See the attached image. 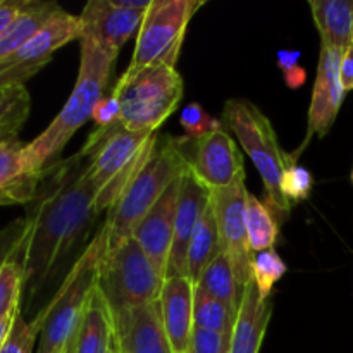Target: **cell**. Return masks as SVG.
Listing matches in <instances>:
<instances>
[{
  "label": "cell",
  "mask_w": 353,
  "mask_h": 353,
  "mask_svg": "<svg viewBox=\"0 0 353 353\" xmlns=\"http://www.w3.org/2000/svg\"><path fill=\"white\" fill-rule=\"evenodd\" d=\"M17 133H19V130H16V128H3V130H0V141L17 137Z\"/></svg>",
  "instance_id": "60d3db41"
},
{
  "label": "cell",
  "mask_w": 353,
  "mask_h": 353,
  "mask_svg": "<svg viewBox=\"0 0 353 353\" xmlns=\"http://www.w3.org/2000/svg\"><path fill=\"white\" fill-rule=\"evenodd\" d=\"M24 238V217L12 221L0 231V268L17 250Z\"/></svg>",
  "instance_id": "e575fe53"
},
{
  "label": "cell",
  "mask_w": 353,
  "mask_h": 353,
  "mask_svg": "<svg viewBox=\"0 0 353 353\" xmlns=\"http://www.w3.org/2000/svg\"><path fill=\"white\" fill-rule=\"evenodd\" d=\"M341 57H343L341 52L321 47L319 65H317L312 100H310L309 107V119H307L305 140L296 148L295 154H292L295 161H299L300 154L309 147L312 138L326 137L336 121L341 103L347 95L340 79Z\"/></svg>",
  "instance_id": "4fadbf2b"
},
{
  "label": "cell",
  "mask_w": 353,
  "mask_h": 353,
  "mask_svg": "<svg viewBox=\"0 0 353 353\" xmlns=\"http://www.w3.org/2000/svg\"><path fill=\"white\" fill-rule=\"evenodd\" d=\"M179 176L171 186L164 192V195L159 199L150 209V212L143 217L138 224L133 236L143 248L145 255L155 271L165 279V271H168L169 255H171L172 236H174V219L176 209H178V195H179Z\"/></svg>",
  "instance_id": "e0dca14e"
},
{
  "label": "cell",
  "mask_w": 353,
  "mask_h": 353,
  "mask_svg": "<svg viewBox=\"0 0 353 353\" xmlns=\"http://www.w3.org/2000/svg\"><path fill=\"white\" fill-rule=\"evenodd\" d=\"M193 300L195 283L188 276L164 279L161 299V312L165 333L174 353H188L193 334Z\"/></svg>",
  "instance_id": "ac0fdd59"
},
{
  "label": "cell",
  "mask_w": 353,
  "mask_h": 353,
  "mask_svg": "<svg viewBox=\"0 0 353 353\" xmlns=\"http://www.w3.org/2000/svg\"><path fill=\"white\" fill-rule=\"evenodd\" d=\"M24 240V238H23ZM24 293L23 241L0 268V321L21 309Z\"/></svg>",
  "instance_id": "83f0119b"
},
{
  "label": "cell",
  "mask_w": 353,
  "mask_h": 353,
  "mask_svg": "<svg viewBox=\"0 0 353 353\" xmlns=\"http://www.w3.org/2000/svg\"><path fill=\"white\" fill-rule=\"evenodd\" d=\"M145 14L147 12L126 9L119 0H90L78 16L81 38H90L100 47L119 54L121 48L138 34Z\"/></svg>",
  "instance_id": "5bb4252c"
},
{
  "label": "cell",
  "mask_w": 353,
  "mask_h": 353,
  "mask_svg": "<svg viewBox=\"0 0 353 353\" xmlns=\"http://www.w3.org/2000/svg\"><path fill=\"white\" fill-rule=\"evenodd\" d=\"M28 0H0V37L9 28V24L16 19L17 14L23 10Z\"/></svg>",
  "instance_id": "8d00e7d4"
},
{
  "label": "cell",
  "mask_w": 353,
  "mask_h": 353,
  "mask_svg": "<svg viewBox=\"0 0 353 353\" xmlns=\"http://www.w3.org/2000/svg\"><path fill=\"white\" fill-rule=\"evenodd\" d=\"M286 271H288V268H286L285 261L279 257V254L274 248L254 254V261H252V281L255 283V286L259 290V295L262 299H271L272 288L286 274Z\"/></svg>",
  "instance_id": "f1b7e54d"
},
{
  "label": "cell",
  "mask_w": 353,
  "mask_h": 353,
  "mask_svg": "<svg viewBox=\"0 0 353 353\" xmlns=\"http://www.w3.org/2000/svg\"><path fill=\"white\" fill-rule=\"evenodd\" d=\"M186 145L190 147V152L185 148L183 152L190 171L210 192L226 188L233 185L238 176L245 174L243 155L224 130L212 131L199 138L186 137Z\"/></svg>",
  "instance_id": "7c38bea8"
},
{
  "label": "cell",
  "mask_w": 353,
  "mask_h": 353,
  "mask_svg": "<svg viewBox=\"0 0 353 353\" xmlns=\"http://www.w3.org/2000/svg\"><path fill=\"white\" fill-rule=\"evenodd\" d=\"M90 155L79 150L43 171L24 214L23 268L28 310L83 243L100 210L90 181Z\"/></svg>",
  "instance_id": "6da1fadb"
},
{
  "label": "cell",
  "mask_w": 353,
  "mask_h": 353,
  "mask_svg": "<svg viewBox=\"0 0 353 353\" xmlns=\"http://www.w3.org/2000/svg\"><path fill=\"white\" fill-rule=\"evenodd\" d=\"M2 90H3V88H2ZM2 90H0V92H2Z\"/></svg>",
  "instance_id": "f6af8a7d"
},
{
  "label": "cell",
  "mask_w": 353,
  "mask_h": 353,
  "mask_svg": "<svg viewBox=\"0 0 353 353\" xmlns=\"http://www.w3.org/2000/svg\"><path fill=\"white\" fill-rule=\"evenodd\" d=\"M114 324L117 353H174L159 302L123 310L114 316Z\"/></svg>",
  "instance_id": "2e32d148"
},
{
  "label": "cell",
  "mask_w": 353,
  "mask_h": 353,
  "mask_svg": "<svg viewBox=\"0 0 353 353\" xmlns=\"http://www.w3.org/2000/svg\"><path fill=\"white\" fill-rule=\"evenodd\" d=\"M24 148L17 137L0 141V207L28 205L37 195L43 172L26 168Z\"/></svg>",
  "instance_id": "ffe728a7"
},
{
  "label": "cell",
  "mask_w": 353,
  "mask_h": 353,
  "mask_svg": "<svg viewBox=\"0 0 353 353\" xmlns=\"http://www.w3.org/2000/svg\"><path fill=\"white\" fill-rule=\"evenodd\" d=\"M245 216H247L248 241H250L252 252L259 254V252L274 248L279 236L278 219L272 210L250 192L247 195Z\"/></svg>",
  "instance_id": "484cf974"
},
{
  "label": "cell",
  "mask_w": 353,
  "mask_h": 353,
  "mask_svg": "<svg viewBox=\"0 0 353 353\" xmlns=\"http://www.w3.org/2000/svg\"><path fill=\"white\" fill-rule=\"evenodd\" d=\"M186 168L188 162L181 141L172 137H157L147 161L141 164L123 195L109 210V217L103 224L109 250L133 236L138 224Z\"/></svg>",
  "instance_id": "3957f363"
},
{
  "label": "cell",
  "mask_w": 353,
  "mask_h": 353,
  "mask_svg": "<svg viewBox=\"0 0 353 353\" xmlns=\"http://www.w3.org/2000/svg\"><path fill=\"white\" fill-rule=\"evenodd\" d=\"M107 248V233L102 226L95 240L83 250L64 276L61 286L54 293V299L41 307L33 319L40 324L37 353L64 352L65 343L88 305L90 296L99 286L100 264L105 257Z\"/></svg>",
  "instance_id": "277c9868"
},
{
  "label": "cell",
  "mask_w": 353,
  "mask_h": 353,
  "mask_svg": "<svg viewBox=\"0 0 353 353\" xmlns=\"http://www.w3.org/2000/svg\"><path fill=\"white\" fill-rule=\"evenodd\" d=\"M179 123L186 131L188 138H199L212 131L223 130V123L210 116L200 103L192 102L179 114Z\"/></svg>",
  "instance_id": "1f68e13d"
},
{
  "label": "cell",
  "mask_w": 353,
  "mask_h": 353,
  "mask_svg": "<svg viewBox=\"0 0 353 353\" xmlns=\"http://www.w3.org/2000/svg\"><path fill=\"white\" fill-rule=\"evenodd\" d=\"M234 319L236 316L221 300L214 299L212 295L195 286V300H193V327L195 330L231 334Z\"/></svg>",
  "instance_id": "4316f807"
},
{
  "label": "cell",
  "mask_w": 353,
  "mask_h": 353,
  "mask_svg": "<svg viewBox=\"0 0 353 353\" xmlns=\"http://www.w3.org/2000/svg\"><path fill=\"white\" fill-rule=\"evenodd\" d=\"M81 59L78 78L68 102L54 117L47 130L24 148V164L31 172H43L55 162L76 131L92 119L97 103L103 99L110 76L116 68L117 52L100 47L90 38H81Z\"/></svg>",
  "instance_id": "7a4b0ae2"
},
{
  "label": "cell",
  "mask_w": 353,
  "mask_h": 353,
  "mask_svg": "<svg viewBox=\"0 0 353 353\" xmlns=\"http://www.w3.org/2000/svg\"><path fill=\"white\" fill-rule=\"evenodd\" d=\"M352 47H353V31H352Z\"/></svg>",
  "instance_id": "b9f144b4"
},
{
  "label": "cell",
  "mask_w": 353,
  "mask_h": 353,
  "mask_svg": "<svg viewBox=\"0 0 353 353\" xmlns=\"http://www.w3.org/2000/svg\"><path fill=\"white\" fill-rule=\"evenodd\" d=\"M309 6L321 34V47L345 54L352 47L353 0H310Z\"/></svg>",
  "instance_id": "7402d4cb"
},
{
  "label": "cell",
  "mask_w": 353,
  "mask_h": 353,
  "mask_svg": "<svg viewBox=\"0 0 353 353\" xmlns=\"http://www.w3.org/2000/svg\"><path fill=\"white\" fill-rule=\"evenodd\" d=\"M38 336H40V324L34 323V321L26 323L23 310H21L16 316L9 336L0 348V353H23L24 348L37 343Z\"/></svg>",
  "instance_id": "d6a6232c"
},
{
  "label": "cell",
  "mask_w": 353,
  "mask_h": 353,
  "mask_svg": "<svg viewBox=\"0 0 353 353\" xmlns=\"http://www.w3.org/2000/svg\"><path fill=\"white\" fill-rule=\"evenodd\" d=\"M203 6L199 0H152L137 34L133 57L124 72L147 68H174L193 14Z\"/></svg>",
  "instance_id": "9c48e42d"
},
{
  "label": "cell",
  "mask_w": 353,
  "mask_h": 353,
  "mask_svg": "<svg viewBox=\"0 0 353 353\" xmlns=\"http://www.w3.org/2000/svg\"><path fill=\"white\" fill-rule=\"evenodd\" d=\"M183 78L174 68L124 72L112 93L119 100V124L130 131L155 133L181 102Z\"/></svg>",
  "instance_id": "52a82bcc"
},
{
  "label": "cell",
  "mask_w": 353,
  "mask_h": 353,
  "mask_svg": "<svg viewBox=\"0 0 353 353\" xmlns=\"http://www.w3.org/2000/svg\"><path fill=\"white\" fill-rule=\"evenodd\" d=\"M272 316L271 299H262L254 281L241 295L240 309L231 331L230 353H259Z\"/></svg>",
  "instance_id": "44dd1931"
},
{
  "label": "cell",
  "mask_w": 353,
  "mask_h": 353,
  "mask_svg": "<svg viewBox=\"0 0 353 353\" xmlns=\"http://www.w3.org/2000/svg\"><path fill=\"white\" fill-rule=\"evenodd\" d=\"M314 178L310 174L309 169L300 165L295 159L292 157L290 164L286 165L285 174L281 179V193L286 199V202L293 207V203L303 202L309 199L310 192H312Z\"/></svg>",
  "instance_id": "4dcf8cb0"
},
{
  "label": "cell",
  "mask_w": 353,
  "mask_h": 353,
  "mask_svg": "<svg viewBox=\"0 0 353 353\" xmlns=\"http://www.w3.org/2000/svg\"><path fill=\"white\" fill-rule=\"evenodd\" d=\"M219 254V233H217L216 216H214L212 200H210L193 231L192 241H190L188 254H186V276L196 285L202 272Z\"/></svg>",
  "instance_id": "cb8c5ba5"
},
{
  "label": "cell",
  "mask_w": 353,
  "mask_h": 353,
  "mask_svg": "<svg viewBox=\"0 0 353 353\" xmlns=\"http://www.w3.org/2000/svg\"><path fill=\"white\" fill-rule=\"evenodd\" d=\"M195 286L202 288L203 292L212 295L214 299L221 300L236 316L238 309H240L243 288L238 285V279L234 276L233 268H231L230 259L223 252L210 262L209 268L202 272Z\"/></svg>",
  "instance_id": "d4e9b609"
},
{
  "label": "cell",
  "mask_w": 353,
  "mask_h": 353,
  "mask_svg": "<svg viewBox=\"0 0 353 353\" xmlns=\"http://www.w3.org/2000/svg\"><path fill=\"white\" fill-rule=\"evenodd\" d=\"M231 334L193 330L188 353H230Z\"/></svg>",
  "instance_id": "836d02e7"
},
{
  "label": "cell",
  "mask_w": 353,
  "mask_h": 353,
  "mask_svg": "<svg viewBox=\"0 0 353 353\" xmlns=\"http://www.w3.org/2000/svg\"><path fill=\"white\" fill-rule=\"evenodd\" d=\"M92 119L95 121L99 130H107V128L119 123V100H117L114 93H110L109 97H103L97 103L95 110L92 114Z\"/></svg>",
  "instance_id": "d590c367"
},
{
  "label": "cell",
  "mask_w": 353,
  "mask_h": 353,
  "mask_svg": "<svg viewBox=\"0 0 353 353\" xmlns=\"http://www.w3.org/2000/svg\"><path fill=\"white\" fill-rule=\"evenodd\" d=\"M81 38V23L78 16L62 10L30 41L14 54L0 61V90L24 86L40 69L54 59V54L69 41Z\"/></svg>",
  "instance_id": "8fae6325"
},
{
  "label": "cell",
  "mask_w": 353,
  "mask_h": 353,
  "mask_svg": "<svg viewBox=\"0 0 353 353\" xmlns=\"http://www.w3.org/2000/svg\"><path fill=\"white\" fill-rule=\"evenodd\" d=\"M64 9L55 2H40V0H28L16 19L9 24L0 37V61L9 57L10 54L30 41L34 34L40 33L50 21H54Z\"/></svg>",
  "instance_id": "603a6c76"
},
{
  "label": "cell",
  "mask_w": 353,
  "mask_h": 353,
  "mask_svg": "<svg viewBox=\"0 0 353 353\" xmlns=\"http://www.w3.org/2000/svg\"><path fill=\"white\" fill-rule=\"evenodd\" d=\"M59 353H64V352H59Z\"/></svg>",
  "instance_id": "ee69618b"
},
{
  "label": "cell",
  "mask_w": 353,
  "mask_h": 353,
  "mask_svg": "<svg viewBox=\"0 0 353 353\" xmlns=\"http://www.w3.org/2000/svg\"><path fill=\"white\" fill-rule=\"evenodd\" d=\"M300 55L302 54H300L299 50H278V54H276V61H278V68L281 69L283 74H286V72L299 68Z\"/></svg>",
  "instance_id": "f35d334b"
},
{
  "label": "cell",
  "mask_w": 353,
  "mask_h": 353,
  "mask_svg": "<svg viewBox=\"0 0 353 353\" xmlns=\"http://www.w3.org/2000/svg\"><path fill=\"white\" fill-rule=\"evenodd\" d=\"M64 353H117L114 314L97 286Z\"/></svg>",
  "instance_id": "d6986e66"
},
{
  "label": "cell",
  "mask_w": 353,
  "mask_h": 353,
  "mask_svg": "<svg viewBox=\"0 0 353 353\" xmlns=\"http://www.w3.org/2000/svg\"><path fill=\"white\" fill-rule=\"evenodd\" d=\"M210 199H212V192L199 181V178L190 171V168H186L179 179L174 236H172L165 279L186 276V254H188L190 241H192L193 231H195L203 210L210 203Z\"/></svg>",
  "instance_id": "9a60e30c"
},
{
  "label": "cell",
  "mask_w": 353,
  "mask_h": 353,
  "mask_svg": "<svg viewBox=\"0 0 353 353\" xmlns=\"http://www.w3.org/2000/svg\"><path fill=\"white\" fill-rule=\"evenodd\" d=\"M164 278L155 271L143 248L131 236L109 250L100 264L99 288L112 314L159 302Z\"/></svg>",
  "instance_id": "ba28073f"
},
{
  "label": "cell",
  "mask_w": 353,
  "mask_h": 353,
  "mask_svg": "<svg viewBox=\"0 0 353 353\" xmlns=\"http://www.w3.org/2000/svg\"><path fill=\"white\" fill-rule=\"evenodd\" d=\"M30 93L26 86H10L0 92V130L16 128L21 130L30 116Z\"/></svg>",
  "instance_id": "f546056e"
},
{
  "label": "cell",
  "mask_w": 353,
  "mask_h": 353,
  "mask_svg": "<svg viewBox=\"0 0 353 353\" xmlns=\"http://www.w3.org/2000/svg\"><path fill=\"white\" fill-rule=\"evenodd\" d=\"M21 310H23V309H17L16 312H12V314H10V316L3 317V319L0 321V348H2L3 341L7 340V336H9L10 330H12L14 321H16V316L21 312Z\"/></svg>",
  "instance_id": "ab89813d"
},
{
  "label": "cell",
  "mask_w": 353,
  "mask_h": 353,
  "mask_svg": "<svg viewBox=\"0 0 353 353\" xmlns=\"http://www.w3.org/2000/svg\"><path fill=\"white\" fill-rule=\"evenodd\" d=\"M247 195L245 174H240L233 185L214 190L210 199L216 216L217 233H219L221 252L230 259L238 285L243 290L252 281V261H254V252L248 241L247 216H245Z\"/></svg>",
  "instance_id": "30bf717a"
},
{
  "label": "cell",
  "mask_w": 353,
  "mask_h": 353,
  "mask_svg": "<svg viewBox=\"0 0 353 353\" xmlns=\"http://www.w3.org/2000/svg\"><path fill=\"white\" fill-rule=\"evenodd\" d=\"M157 141L155 133L130 131L119 123L97 128L81 148L90 155V181L97 192L100 214L110 210L137 174Z\"/></svg>",
  "instance_id": "5b68a950"
},
{
  "label": "cell",
  "mask_w": 353,
  "mask_h": 353,
  "mask_svg": "<svg viewBox=\"0 0 353 353\" xmlns=\"http://www.w3.org/2000/svg\"><path fill=\"white\" fill-rule=\"evenodd\" d=\"M352 183H353V169H352Z\"/></svg>",
  "instance_id": "7bdbcfd3"
},
{
  "label": "cell",
  "mask_w": 353,
  "mask_h": 353,
  "mask_svg": "<svg viewBox=\"0 0 353 353\" xmlns=\"http://www.w3.org/2000/svg\"><path fill=\"white\" fill-rule=\"evenodd\" d=\"M223 119L254 162L264 183L265 205L272 210V214H278L281 223L283 217L290 216L292 210V205L281 193V179L286 165L292 161V154H286L279 147L271 121L250 100H228L224 103Z\"/></svg>",
  "instance_id": "8992f818"
},
{
  "label": "cell",
  "mask_w": 353,
  "mask_h": 353,
  "mask_svg": "<svg viewBox=\"0 0 353 353\" xmlns=\"http://www.w3.org/2000/svg\"><path fill=\"white\" fill-rule=\"evenodd\" d=\"M340 79L345 92H352L353 90V47L348 48V50L343 54V57H341Z\"/></svg>",
  "instance_id": "74e56055"
}]
</instances>
